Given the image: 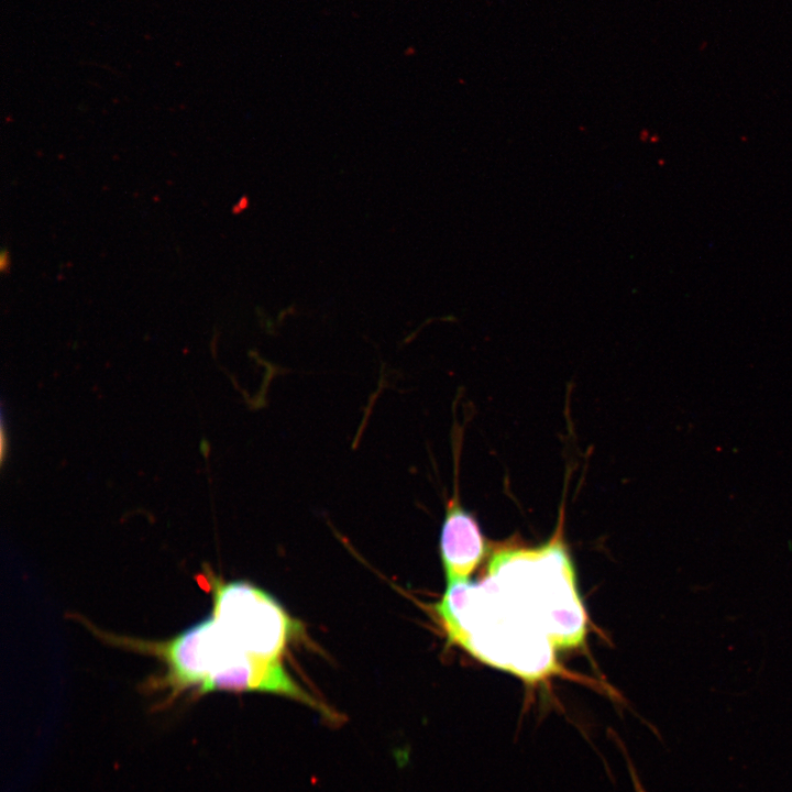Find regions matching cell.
<instances>
[{
	"label": "cell",
	"instance_id": "277c9868",
	"mask_svg": "<svg viewBox=\"0 0 792 792\" xmlns=\"http://www.w3.org/2000/svg\"><path fill=\"white\" fill-rule=\"evenodd\" d=\"M0 268L2 272L10 268V252L7 248H3L0 253Z\"/></svg>",
	"mask_w": 792,
	"mask_h": 792
},
{
	"label": "cell",
	"instance_id": "3957f363",
	"mask_svg": "<svg viewBox=\"0 0 792 792\" xmlns=\"http://www.w3.org/2000/svg\"><path fill=\"white\" fill-rule=\"evenodd\" d=\"M454 439V493L447 502L446 515L440 532V557L447 583L468 580L484 559L486 546L475 517L460 503L458 471L460 461L461 431Z\"/></svg>",
	"mask_w": 792,
	"mask_h": 792
},
{
	"label": "cell",
	"instance_id": "6da1fadb",
	"mask_svg": "<svg viewBox=\"0 0 792 792\" xmlns=\"http://www.w3.org/2000/svg\"><path fill=\"white\" fill-rule=\"evenodd\" d=\"M117 645L155 656L165 664L160 685L176 696L184 691L196 694L212 691H257L273 693L300 703L310 693L284 668L279 658H265L243 650L210 614L165 641H144L108 636Z\"/></svg>",
	"mask_w": 792,
	"mask_h": 792
},
{
	"label": "cell",
	"instance_id": "7a4b0ae2",
	"mask_svg": "<svg viewBox=\"0 0 792 792\" xmlns=\"http://www.w3.org/2000/svg\"><path fill=\"white\" fill-rule=\"evenodd\" d=\"M212 617L249 653L279 658L299 625L264 590L246 582L209 576Z\"/></svg>",
	"mask_w": 792,
	"mask_h": 792
}]
</instances>
